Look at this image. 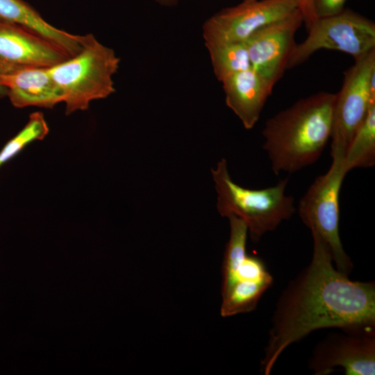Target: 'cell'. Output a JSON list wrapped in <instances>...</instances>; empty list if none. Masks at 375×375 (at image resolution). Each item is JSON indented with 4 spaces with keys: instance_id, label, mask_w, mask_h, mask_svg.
Wrapping results in <instances>:
<instances>
[{
    "instance_id": "6da1fadb",
    "label": "cell",
    "mask_w": 375,
    "mask_h": 375,
    "mask_svg": "<svg viewBox=\"0 0 375 375\" xmlns=\"http://www.w3.org/2000/svg\"><path fill=\"white\" fill-rule=\"evenodd\" d=\"M311 234V260L283 290L272 315L260 362L265 375L288 346L316 330H375L374 283L351 281L340 272L326 242Z\"/></svg>"
},
{
    "instance_id": "7a4b0ae2",
    "label": "cell",
    "mask_w": 375,
    "mask_h": 375,
    "mask_svg": "<svg viewBox=\"0 0 375 375\" xmlns=\"http://www.w3.org/2000/svg\"><path fill=\"white\" fill-rule=\"evenodd\" d=\"M335 94L321 91L269 118L262 147L272 172L293 174L315 163L331 139Z\"/></svg>"
},
{
    "instance_id": "3957f363",
    "label": "cell",
    "mask_w": 375,
    "mask_h": 375,
    "mask_svg": "<svg viewBox=\"0 0 375 375\" xmlns=\"http://www.w3.org/2000/svg\"><path fill=\"white\" fill-rule=\"evenodd\" d=\"M211 171L219 213L222 217L233 215L241 219L253 242L274 231L297 210L293 197L285 194L288 178L280 180L274 186L253 190L242 187L231 179L224 158Z\"/></svg>"
},
{
    "instance_id": "277c9868",
    "label": "cell",
    "mask_w": 375,
    "mask_h": 375,
    "mask_svg": "<svg viewBox=\"0 0 375 375\" xmlns=\"http://www.w3.org/2000/svg\"><path fill=\"white\" fill-rule=\"evenodd\" d=\"M119 61L112 49L88 34L77 54L49 67V74L66 104V115L87 110L91 101L114 93L112 76Z\"/></svg>"
},
{
    "instance_id": "5b68a950",
    "label": "cell",
    "mask_w": 375,
    "mask_h": 375,
    "mask_svg": "<svg viewBox=\"0 0 375 375\" xmlns=\"http://www.w3.org/2000/svg\"><path fill=\"white\" fill-rule=\"evenodd\" d=\"M227 218L230 236L222 265L220 314L224 317L255 310L262 294L274 282L262 259L247 252L246 224L233 215Z\"/></svg>"
},
{
    "instance_id": "8992f818",
    "label": "cell",
    "mask_w": 375,
    "mask_h": 375,
    "mask_svg": "<svg viewBox=\"0 0 375 375\" xmlns=\"http://www.w3.org/2000/svg\"><path fill=\"white\" fill-rule=\"evenodd\" d=\"M343 160L332 158L328 170L315 178L300 199L297 210L303 223L326 242L336 269L349 276L353 265L339 233L340 192L348 173Z\"/></svg>"
},
{
    "instance_id": "52a82bcc",
    "label": "cell",
    "mask_w": 375,
    "mask_h": 375,
    "mask_svg": "<svg viewBox=\"0 0 375 375\" xmlns=\"http://www.w3.org/2000/svg\"><path fill=\"white\" fill-rule=\"evenodd\" d=\"M355 60L344 72L340 91L335 94L331 135L332 158L344 159L350 142L375 104V49Z\"/></svg>"
},
{
    "instance_id": "ba28073f",
    "label": "cell",
    "mask_w": 375,
    "mask_h": 375,
    "mask_svg": "<svg viewBox=\"0 0 375 375\" xmlns=\"http://www.w3.org/2000/svg\"><path fill=\"white\" fill-rule=\"evenodd\" d=\"M307 32L306 38L296 44L287 69L303 63L320 49L340 51L356 59L375 49L374 22L349 8L317 17Z\"/></svg>"
},
{
    "instance_id": "9c48e42d",
    "label": "cell",
    "mask_w": 375,
    "mask_h": 375,
    "mask_svg": "<svg viewBox=\"0 0 375 375\" xmlns=\"http://www.w3.org/2000/svg\"><path fill=\"white\" fill-rule=\"evenodd\" d=\"M299 8V0H244L223 8L202 26L206 46L245 42L260 28Z\"/></svg>"
},
{
    "instance_id": "30bf717a",
    "label": "cell",
    "mask_w": 375,
    "mask_h": 375,
    "mask_svg": "<svg viewBox=\"0 0 375 375\" xmlns=\"http://www.w3.org/2000/svg\"><path fill=\"white\" fill-rule=\"evenodd\" d=\"M327 335L315 347L309 367L327 375L336 367L346 375H374L375 330H345Z\"/></svg>"
},
{
    "instance_id": "8fae6325",
    "label": "cell",
    "mask_w": 375,
    "mask_h": 375,
    "mask_svg": "<svg viewBox=\"0 0 375 375\" xmlns=\"http://www.w3.org/2000/svg\"><path fill=\"white\" fill-rule=\"evenodd\" d=\"M303 23L299 9L253 33L246 41L251 68L274 88L287 69Z\"/></svg>"
},
{
    "instance_id": "7c38bea8",
    "label": "cell",
    "mask_w": 375,
    "mask_h": 375,
    "mask_svg": "<svg viewBox=\"0 0 375 375\" xmlns=\"http://www.w3.org/2000/svg\"><path fill=\"white\" fill-rule=\"evenodd\" d=\"M69 56L23 26L0 19V60L18 66L51 67Z\"/></svg>"
},
{
    "instance_id": "4fadbf2b",
    "label": "cell",
    "mask_w": 375,
    "mask_h": 375,
    "mask_svg": "<svg viewBox=\"0 0 375 375\" xmlns=\"http://www.w3.org/2000/svg\"><path fill=\"white\" fill-rule=\"evenodd\" d=\"M0 84L7 88V96L17 108H52L62 102V94L48 67L22 66L12 72L0 74Z\"/></svg>"
},
{
    "instance_id": "5bb4252c",
    "label": "cell",
    "mask_w": 375,
    "mask_h": 375,
    "mask_svg": "<svg viewBox=\"0 0 375 375\" xmlns=\"http://www.w3.org/2000/svg\"><path fill=\"white\" fill-rule=\"evenodd\" d=\"M226 106L240 119L246 129L258 122L273 88L251 67L222 82Z\"/></svg>"
},
{
    "instance_id": "9a60e30c",
    "label": "cell",
    "mask_w": 375,
    "mask_h": 375,
    "mask_svg": "<svg viewBox=\"0 0 375 375\" xmlns=\"http://www.w3.org/2000/svg\"><path fill=\"white\" fill-rule=\"evenodd\" d=\"M0 19L35 32L58 46L69 57L81 50L87 37V35H76L54 27L23 0H0Z\"/></svg>"
},
{
    "instance_id": "2e32d148",
    "label": "cell",
    "mask_w": 375,
    "mask_h": 375,
    "mask_svg": "<svg viewBox=\"0 0 375 375\" xmlns=\"http://www.w3.org/2000/svg\"><path fill=\"white\" fill-rule=\"evenodd\" d=\"M344 165L349 172L355 168H368L375 165V104L355 132L344 156Z\"/></svg>"
},
{
    "instance_id": "e0dca14e",
    "label": "cell",
    "mask_w": 375,
    "mask_h": 375,
    "mask_svg": "<svg viewBox=\"0 0 375 375\" xmlns=\"http://www.w3.org/2000/svg\"><path fill=\"white\" fill-rule=\"evenodd\" d=\"M206 47L215 76L221 83L233 74L251 67L245 42Z\"/></svg>"
},
{
    "instance_id": "ac0fdd59",
    "label": "cell",
    "mask_w": 375,
    "mask_h": 375,
    "mask_svg": "<svg viewBox=\"0 0 375 375\" xmlns=\"http://www.w3.org/2000/svg\"><path fill=\"white\" fill-rule=\"evenodd\" d=\"M49 131V128L42 112L37 111L31 113L25 126L0 151V167L28 144L43 140Z\"/></svg>"
},
{
    "instance_id": "d6986e66",
    "label": "cell",
    "mask_w": 375,
    "mask_h": 375,
    "mask_svg": "<svg viewBox=\"0 0 375 375\" xmlns=\"http://www.w3.org/2000/svg\"><path fill=\"white\" fill-rule=\"evenodd\" d=\"M347 0H313L314 12L317 17L338 14L344 9Z\"/></svg>"
},
{
    "instance_id": "ffe728a7",
    "label": "cell",
    "mask_w": 375,
    "mask_h": 375,
    "mask_svg": "<svg viewBox=\"0 0 375 375\" xmlns=\"http://www.w3.org/2000/svg\"><path fill=\"white\" fill-rule=\"evenodd\" d=\"M306 30L317 18L313 8V0H299V8Z\"/></svg>"
},
{
    "instance_id": "44dd1931",
    "label": "cell",
    "mask_w": 375,
    "mask_h": 375,
    "mask_svg": "<svg viewBox=\"0 0 375 375\" xmlns=\"http://www.w3.org/2000/svg\"><path fill=\"white\" fill-rule=\"evenodd\" d=\"M22 66L15 65L0 60V74L12 72Z\"/></svg>"
},
{
    "instance_id": "7402d4cb",
    "label": "cell",
    "mask_w": 375,
    "mask_h": 375,
    "mask_svg": "<svg viewBox=\"0 0 375 375\" xmlns=\"http://www.w3.org/2000/svg\"><path fill=\"white\" fill-rule=\"evenodd\" d=\"M157 3L164 6H172L177 3L178 0H154Z\"/></svg>"
},
{
    "instance_id": "603a6c76",
    "label": "cell",
    "mask_w": 375,
    "mask_h": 375,
    "mask_svg": "<svg viewBox=\"0 0 375 375\" xmlns=\"http://www.w3.org/2000/svg\"><path fill=\"white\" fill-rule=\"evenodd\" d=\"M8 94V90L7 88L0 84V97H3L5 96H7Z\"/></svg>"
}]
</instances>
